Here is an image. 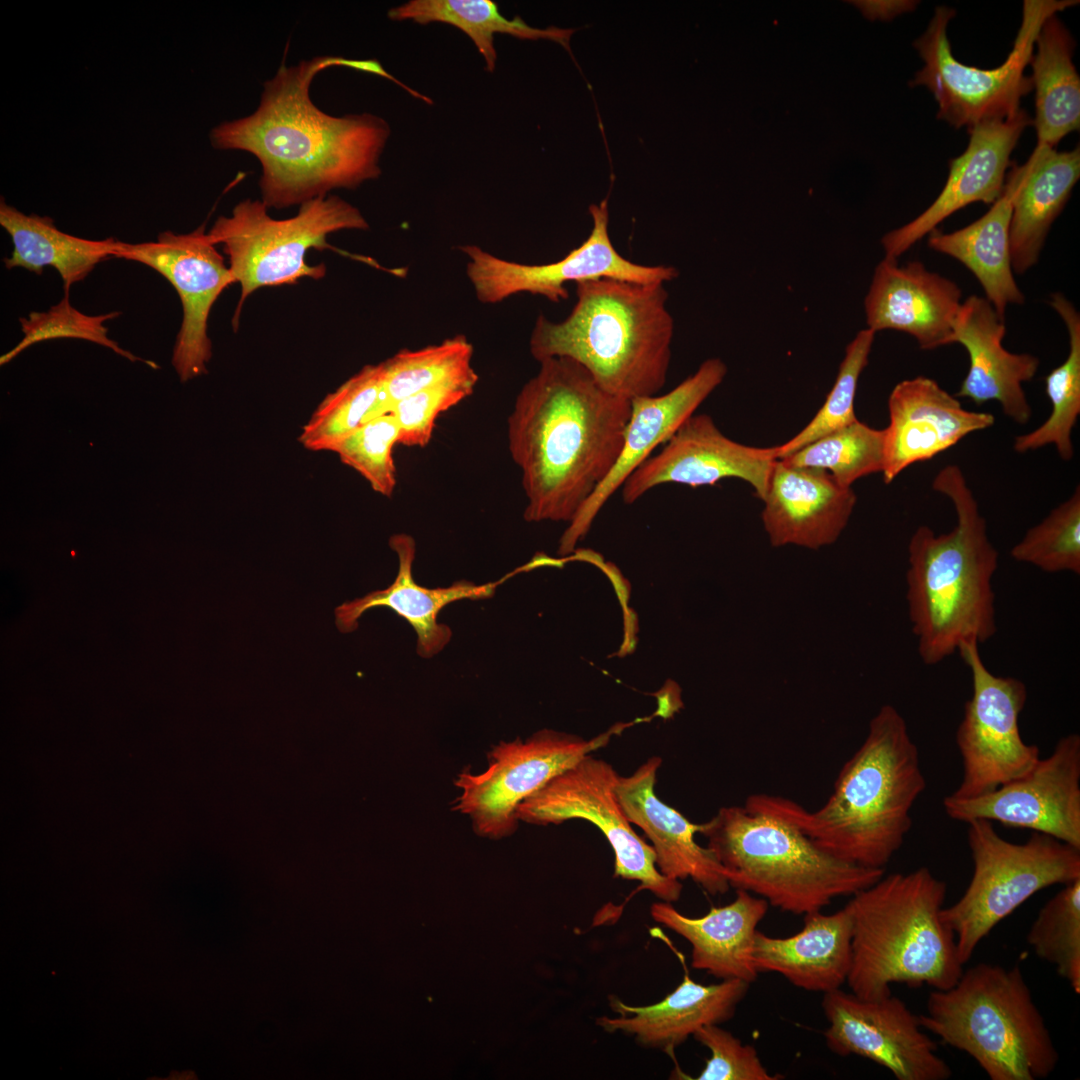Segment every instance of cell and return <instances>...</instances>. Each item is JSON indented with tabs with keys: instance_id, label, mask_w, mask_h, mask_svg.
I'll list each match as a JSON object with an SVG mask.
<instances>
[{
	"instance_id": "cell-38",
	"label": "cell",
	"mask_w": 1080,
	"mask_h": 1080,
	"mask_svg": "<svg viewBox=\"0 0 1080 1080\" xmlns=\"http://www.w3.org/2000/svg\"><path fill=\"white\" fill-rule=\"evenodd\" d=\"M382 390V366L367 365L317 406L299 436L311 451H334L347 436L373 419Z\"/></svg>"
},
{
	"instance_id": "cell-25",
	"label": "cell",
	"mask_w": 1080,
	"mask_h": 1080,
	"mask_svg": "<svg viewBox=\"0 0 1080 1080\" xmlns=\"http://www.w3.org/2000/svg\"><path fill=\"white\" fill-rule=\"evenodd\" d=\"M661 764L660 757L652 756L630 776L619 775L618 802L629 822L651 841L656 866L664 876L679 881L690 878L711 895L724 894L731 888L724 867L707 846L695 840L702 823H692L656 795Z\"/></svg>"
},
{
	"instance_id": "cell-39",
	"label": "cell",
	"mask_w": 1080,
	"mask_h": 1080,
	"mask_svg": "<svg viewBox=\"0 0 1080 1080\" xmlns=\"http://www.w3.org/2000/svg\"><path fill=\"white\" fill-rule=\"evenodd\" d=\"M884 429L856 420L779 459L792 465L828 471L844 487L883 471Z\"/></svg>"
},
{
	"instance_id": "cell-9",
	"label": "cell",
	"mask_w": 1080,
	"mask_h": 1080,
	"mask_svg": "<svg viewBox=\"0 0 1080 1080\" xmlns=\"http://www.w3.org/2000/svg\"><path fill=\"white\" fill-rule=\"evenodd\" d=\"M967 824L972 877L963 895L940 913L955 936L962 965L996 925L1035 893L1080 878V848L1040 832L1013 843L989 820Z\"/></svg>"
},
{
	"instance_id": "cell-23",
	"label": "cell",
	"mask_w": 1080,
	"mask_h": 1080,
	"mask_svg": "<svg viewBox=\"0 0 1080 1080\" xmlns=\"http://www.w3.org/2000/svg\"><path fill=\"white\" fill-rule=\"evenodd\" d=\"M961 297L955 282L929 271L922 262L899 265L897 259L884 257L864 299L866 328L906 333L923 350L949 345Z\"/></svg>"
},
{
	"instance_id": "cell-6",
	"label": "cell",
	"mask_w": 1080,
	"mask_h": 1080,
	"mask_svg": "<svg viewBox=\"0 0 1080 1080\" xmlns=\"http://www.w3.org/2000/svg\"><path fill=\"white\" fill-rule=\"evenodd\" d=\"M947 885L927 867L883 875L851 896V992L862 999L892 994L890 985L952 987L963 972L955 936L942 921Z\"/></svg>"
},
{
	"instance_id": "cell-47",
	"label": "cell",
	"mask_w": 1080,
	"mask_h": 1080,
	"mask_svg": "<svg viewBox=\"0 0 1080 1080\" xmlns=\"http://www.w3.org/2000/svg\"><path fill=\"white\" fill-rule=\"evenodd\" d=\"M860 9L868 20L890 21L895 16L913 11L918 2L910 0H852L847 1Z\"/></svg>"
},
{
	"instance_id": "cell-32",
	"label": "cell",
	"mask_w": 1080,
	"mask_h": 1080,
	"mask_svg": "<svg viewBox=\"0 0 1080 1080\" xmlns=\"http://www.w3.org/2000/svg\"><path fill=\"white\" fill-rule=\"evenodd\" d=\"M1015 184L1016 175L1012 168L1002 194L988 212L950 233L936 228L928 238L929 248L951 256L973 273L986 299L1003 317L1009 305H1020L1025 301L1014 279L1010 257L1009 229Z\"/></svg>"
},
{
	"instance_id": "cell-11",
	"label": "cell",
	"mask_w": 1080,
	"mask_h": 1080,
	"mask_svg": "<svg viewBox=\"0 0 1080 1080\" xmlns=\"http://www.w3.org/2000/svg\"><path fill=\"white\" fill-rule=\"evenodd\" d=\"M1076 0H1025L1022 22L1005 62L994 69L967 66L954 58L947 36L955 10L938 6L926 31L914 42L924 66L910 86L927 87L938 103L937 118L955 128L1002 120L1020 110L1021 98L1033 89L1024 75L1044 21L1075 6Z\"/></svg>"
},
{
	"instance_id": "cell-1",
	"label": "cell",
	"mask_w": 1080,
	"mask_h": 1080,
	"mask_svg": "<svg viewBox=\"0 0 1080 1080\" xmlns=\"http://www.w3.org/2000/svg\"><path fill=\"white\" fill-rule=\"evenodd\" d=\"M340 65L365 69L364 60L328 56L282 65L264 83L252 114L212 129L215 149L242 150L258 159L267 207L301 205L381 174L379 159L391 134L388 122L370 113L332 116L310 98L315 75Z\"/></svg>"
},
{
	"instance_id": "cell-43",
	"label": "cell",
	"mask_w": 1080,
	"mask_h": 1080,
	"mask_svg": "<svg viewBox=\"0 0 1080 1080\" xmlns=\"http://www.w3.org/2000/svg\"><path fill=\"white\" fill-rule=\"evenodd\" d=\"M121 312L103 315H87L74 308L69 300V293L56 305L45 312H31L28 317L19 318L23 339L0 358L4 365L35 343L56 338H77L105 346L130 361H142L156 368L155 363L135 356L121 348L108 337V328L104 322L118 317Z\"/></svg>"
},
{
	"instance_id": "cell-2",
	"label": "cell",
	"mask_w": 1080,
	"mask_h": 1080,
	"mask_svg": "<svg viewBox=\"0 0 1080 1080\" xmlns=\"http://www.w3.org/2000/svg\"><path fill=\"white\" fill-rule=\"evenodd\" d=\"M539 363L509 415L508 447L522 473L524 519L570 522L615 465L631 400L569 358Z\"/></svg>"
},
{
	"instance_id": "cell-8",
	"label": "cell",
	"mask_w": 1080,
	"mask_h": 1080,
	"mask_svg": "<svg viewBox=\"0 0 1080 1080\" xmlns=\"http://www.w3.org/2000/svg\"><path fill=\"white\" fill-rule=\"evenodd\" d=\"M922 1029L958 1049L991 1080H1041L1059 1062L1044 1017L1018 966L978 963L946 990H932Z\"/></svg>"
},
{
	"instance_id": "cell-45",
	"label": "cell",
	"mask_w": 1080,
	"mask_h": 1080,
	"mask_svg": "<svg viewBox=\"0 0 1080 1080\" xmlns=\"http://www.w3.org/2000/svg\"><path fill=\"white\" fill-rule=\"evenodd\" d=\"M477 381L476 374L437 384L394 404L389 413L397 420L398 443L409 447H425L432 437L438 416L468 397Z\"/></svg>"
},
{
	"instance_id": "cell-30",
	"label": "cell",
	"mask_w": 1080,
	"mask_h": 1080,
	"mask_svg": "<svg viewBox=\"0 0 1080 1080\" xmlns=\"http://www.w3.org/2000/svg\"><path fill=\"white\" fill-rule=\"evenodd\" d=\"M759 973L782 975L807 991L827 993L847 981L852 964V919L846 906L804 915L796 934L777 938L756 931L752 952Z\"/></svg>"
},
{
	"instance_id": "cell-26",
	"label": "cell",
	"mask_w": 1080,
	"mask_h": 1080,
	"mask_svg": "<svg viewBox=\"0 0 1080 1080\" xmlns=\"http://www.w3.org/2000/svg\"><path fill=\"white\" fill-rule=\"evenodd\" d=\"M1005 317L984 297L971 295L962 303L954 329L953 343L961 344L969 355V369L958 392L977 405L997 401L1004 415L1019 425L1032 416L1022 384L1037 373L1039 359L1028 353H1012L1002 344Z\"/></svg>"
},
{
	"instance_id": "cell-24",
	"label": "cell",
	"mask_w": 1080,
	"mask_h": 1080,
	"mask_svg": "<svg viewBox=\"0 0 1080 1080\" xmlns=\"http://www.w3.org/2000/svg\"><path fill=\"white\" fill-rule=\"evenodd\" d=\"M762 501V523L772 546L816 550L840 537L857 496L826 470L777 460Z\"/></svg>"
},
{
	"instance_id": "cell-34",
	"label": "cell",
	"mask_w": 1080,
	"mask_h": 1080,
	"mask_svg": "<svg viewBox=\"0 0 1080 1080\" xmlns=\"http://www.w3.org/2000/svg\"><path fill=\"white\" fill-rule=\"evenodd\" d=\"M1034 46L1030 64L1036 145L1055 148L1080 126V79L1072 62L1075 41L1055 14L1042 24Z\"/></svg>"
},
{
	"instance_id": "cell-4",
	"label": "cell",
	"mask_w": 1080,
	"mask_h": 1080,
	"mask_svg": "<svg viewBox=\"0 0 1080 1080\" xmlns=\"http://www.w3.org/2000/svg\"><path fill=\"white\" fill-rule=\"evenodd\" d=\"M932 489L951 500L957 519L947 533L919 526L908 544L906 600L925 665L941 663L964 642L985 643L997 631L992 579L999 554L978 502L955 464L938 471Z\"/></svg>"
},
{
	"instance_id": "cell-44",
	"label": "cell",
	"mask_w": 1080,
	"mask_h": 1080,
	"mask_svg": "<svg viewBox=\"0 0 1080 1080\" xmlns=\"http://www.w3.org/2000/svg\"><path fill=\"white\" fill-rule=\"evenodd\" d=\"M398 439L397 420L392 413H386L363 424L333 452L360 473L375 492L390 497L396 486L393 448Z\"/></svg>"
},
{
	"instance_id": "cell-46",
	"label": "cell",
	"mask_w": 1080,
	"mask_h": 1080,
	"mask_svg": "<svg viewBox=\"0 0 1080 1080\" xmlns=\"http://www.w3.org/2000/svg\"><path fill=\"white\" fill-rule=\"evenodd\" d=\"M705 1046L711 1057L696 1079L698 1080H777L780 1075L768 1072L752 1045L743 1044L718 1024L701 1027L693 1034Z\"/></svg>"
},
{
	"instance_id": "cell-33",
	"label": "cell",
	"mask_w": 1080,
	"mask_h": 1080,
	"mask_svg": "<svg viewBox=\"0 0 1080 1080\" xmlns=\"http://www.w3.org/2000/svg\"><path fill=\"white\" fill-rule=\"evenodd\" d=\"M0 224L13 242V251L4 259L6 269L20 267L38 275L46 266L54 267L63 281L65 293L103 260L113 257L117 239L90 240L59 230L47 216L24 214L0 202Z\"/></svg>"
},
{
	"instance_id": "cell-14",
	"label": "cell",
	"mask_w": 1080,
	"mask_h": 1080,
	"mask_svg": "<svg viewBox=\"0 0 1080 1080\" xmlns=\"http://www.w3.org/2000/svg\"><path fill=\"white\" fill-rule=\"evenodd\" d=\"M618 773L603 759L590 754L555 776L517 808V818L530 824L558 825L572 819L595 825L612 847L614 877L640 883L664 902L679 900L682 884L657 868L650 844L637 835L615 794Z\"/></svg>"
},
{
	"instance_id": "cell-50",
	"label": "cell",
	"mask_w": 1080,
	"mask_h": 1080,
	"mask_svg": "<svg viewBox=\"0 0 1080 1080\" xmlns=\"http://www.w3.org/2000/svg\"><path fill=\"white\" fill-rule=\"evenodd\" d=\"M624 614H625V616H624V627L625 628H624V641H623V645L621 646V651H623V652L621 654H623V653L625 654V653H629V652L633 651L634 645H635L636 640H637L636 637H635V634H636V632L638 630L637 615L635 614V612L633 610L629 609Z\"/></svg>"
},
{
	"instance_id": "cell-31",
	"label": "cell",
	"mask_w": 1080,
	"mask_h": 1080,
	"mask_svg": "<svg viewBox=\"0 0 1080 1080\" xmlns=\"http://www.w3.org/2000/svg\"><path fill=\"white\" fill-rule=\"evenodd\" d=\"M1013 169L1010 257L1013 272L1023 274L1038 262L1050 227L1080 177V149L1058 152L1036 145L1026 163H1013Z\"/></svg>"
},
{
	"instance_id": "cell-22",
	"label": "cell",
	"mask_w": 1080,
	"mask_h": 1080,
	"mask_svg": "<svg viewBox=\"0 0 1080 1080\" xmlns=\"http://www.w3.org/2000/svg\"><path fill=\"white\" fill-rule=\"evenodd\" d=\"M888 411L882 471L886 484L909 466L932 459L995 422L991 413L966 410L957 397L925 376L897 383Z\"/></svg>"
},
{
	"instance_id": "cell-5",
	"label": "cell",
	"mask_w": 1080,
	"mask_h": 1080,
	"mask_svg": "<svg viewBox=\"0 0 1080 1080\" xmlns=\"http://www.w3.org/2000/svg\"><path fill=\"white\" fill-rule=\"evenodd\" d=\"M664 284L612 278L577 283V301L563 321L536 319L529 342L533 358H569L603 389L628 400L658 394L666 384L674 335Z\"/></svg>"
},
{
	"instance_id": "cell-21",
	"label": "cell",
	"mask_w": 1080,
	"mask_h": 1080,
	"mask_svg": "<svg viewBox=\"0 0 1080 1080\" xmlns=\"http://www.w3.org/2000/svg\"><path fill=\"white\" fill-rule=\"evenodd\" d=\"M1032 124L1025 110L1002 120H987L970 128L965 152L949 162L945 186L918 217L886 233L885 257L898 259L947 217L974 202L993 204L1002 194L1010 155L1022 132Z\"/></svg>"
},
{
	"instance_id": "cell-49",
	"label": "cell",
	"mask_w": 1080,
	"mask_h": 1080,
	"mask_svg": "<svg viewBox=\"0 0 1080 1080\" xmlns=\"http://www.w3.org/2000/svg\"><path fill=\"white\" fill-rule=\"evenodd\" d=\"M601 569L607 577L610 579L618 597V600L622 606L623 613H626L629 609L627 606L631 585L628 580L621 574L617 566L611 562H602L598 567Z\"/></svg>"
},
{
	"instance_id": "cell-42",
	"label": "cell",
	"mask_w": 1080,
	"mask_h": 1080,
	"mask_svg": "<svg viewBox=\"0 0 1080 1080\" xmlns=\"http://www.w3.org/2000/svg\"><path fill=\"white\" fill-rule=\"evenodd\" d=\"M1011 557L1047 573L1080 574V488L1031 527L1015 544Z\"/></svg>"
},
{
	"instance_id": "cell-35",
	"label": "cell",
	"mask_w": 1080,
	"mask_h": 1080,
	"mask_svg": "<svg viewBox=\"0 0 1080 1080\" xmlns=\"http://www.w3.org/2000/svg\"><path fill=\"white\" fill-rule=\"evenodd\" d=\"M394 21L412 20L419 24L442 22L464 32L485 60V69L493 72L497 53L496 33L519 39H549L569 49L573 29L549 27L538 29L527 25L520 17L505 18L491 0H411L388 11Z\"/></svg>"
},
{
	"instance_id": "cell-29",
	"label": "cell",
	"mask_w": 1080,
	"mask_h": 1080,
	"mask_svg": "<svg viewBox=\"0 0 1080 1080\" xmlns=\"http://www.w3.org/2000/svg\"><path fill=\"white\" fill-rule=\"evenodd\" d=\"M768 908L765 899L736 889L731 903L711 907L701 917L683 915L664 901L653 903L650 915L690 943L694 969L722 980L740 979L750 984L758 976L752 958L754 938Z\"/></svg>"
},
{
	"instance_id": "cell-40",
	"label": "cell",
	"mask_w": 1080,
	"mask_h": 1080,
	"mask_svg": "<svg viewBox=\"0 0 1080 1080\" xmlns=\"http://www.w3.org/2000/svg\"><path fill=\"white\" fill-rule=\"evenodd\" d=\"M1027 943L1080 994V878L1064 884L1043 905L1028 931Z\"/></svg>"
},
{
	"instance_id": "cell-3",
	"label": "cell",
	"mask_w": 1080,
	"mask_h": 1080,
	"mask_svg": "<svg viewBox=\"0 0 1080 1080\" xmlns=\"http://www.w3.org/2000/svg\"><path fill=\"white\" fill-rule=\"evenodd\" d=\"M925 788L906 721L886 704L870 720L864 741L840 769L820 808L808 811L778 795L752 796L835 858L885 869L912 827L910 812Z\"/></svg>"
},
{
	"instance_id": "cell-27",
	"label": "cell",
	"mask_w": 1080,
	"mask_h": 1080,
	"mask_svg": "<svg viewBox=\"0 0 1080 1080\" xmlns=\"http://www.w3.org/2000/svg\"><path fill=\"white\" fill-rule=\"evenodd\" d=\"M389 544L399 561L395 580L384 589L339 605L335 609V623L340 632L350 633L357 629L358 621L366 611L388 608L412 626L417 634V653L424 658L439 653L451 639L449 626L438 622L439 613L445 606L463 599L490 598L497 586L510 577L507 575L497 582L481 585L460 580L448 587L428 588L413 578L414 539L406 534H396L391 536Z\"/></svg>"
},
{
	"instance_id": "cell-16",
	"label": "cell",
	"mask_w": 1080,
	"mask_h": 1080,
	"mask_svg": "<svg viewBox=\"0 0 1080 1080\" xmlns=\"http://www.w3.org/2000/svg\"><path fill=\"white\" fill-rule=\"evenodd\" d=\"M113 257L142 263L171 283L183 309L172 365L182 382L207 373L212 356L207 334L209 313L223 290L235 282L205 226L187 234L166 231L156 241L118 240Z\"/></svg>"
},
{
	"instance_id": "cell-12",
	"label": "cell",
	"mask_w": 1080,
	"mask_h": 1080,
	"mask_svg": "<svg viewBox=\"0 0 1080 1080\" xmlns=\"http://www.w3.org/2000/svg\"><path fill=\"white\" fill-rule=\"evenodd\" d=\"M631 724H617L591 740L542 729L525 740L502 741L489 752L483 772L458 774L455 786L460 795L453 810L467 815L481 837L510 836L518 826L517 808L525 799Z\"/></svg>"
},
{
	"instance_id": "cell-15",
	"label": "cell",
	"mask_w": 1080,
	"mask_h": 1080,
	"mask_svg": "<svg viewBox=\"0 0 1080 1080\" xmlns=\"http://www.w3.org/2000/svg\"><path fill=\"white\" fill-rule=\"evenodd\" d=\"M589 212L593 227L587 239L552 263L522 264L498 258L475 245L463 246L468 257L467 274L478 300L492 304L518 293H530L557 303L569 297L565 287L568 282L612 278L650 284L678 276L672 266L634 263L616 250L608 231L607 199L590 205Z\"/></svg>"
},
{
	"instance_id": "cell-28",
	"label": "cell",
	"mask_w": 1080,
	"mask_h": 1080,
	"mask_svg": "<svg viewBox=\"0 0 1080 1080\" xmlns=\"http://www.w3.org/2000/svg\"><path fill=\"white\" fill-rule=\"evenodd\" d=\"M748 988L749 983L740 979L703 985L686 974L655 1004L631 1006L610 996L609 1005L619 1016H601L596 1024L606 1032L632 1036L641 1046L671 1052L701 1027L730 1020Z\"/></svg>"
},
{
	"instance_id": "cell-10",
	"label": "cell",
	"mask_w": 1080,
	"mask_h": 1080,
	"mask_svg": "<svg viewBox=\"0 0 1080 1080\" xmlns=\"http://www.w3.org/2000/svg\"><path fill=\"white\" fill-rule=\"evenodd\" d=\"M267 208L263 201L246 199L230 216H220L208 231L215 245H223L234 282L241 287L234 325L245 299L258 288L294 284L304 277L322 278L325 265H309L305 255L311 248L330 247L329 234L369 227L361 212L338 196L304 202L287 219L272 218Z\"/></svg>"
},
{
	"instance_id": "cell-20",
	"label": "cell",
	"mask_w": 1080,
	"mask_h": 1080,
	"mask_svg": "<svg viewBox=\"0 0 1080 1080\" xmlns=\"http://www.w3.org/2000/svg\"><path fill=\"white\" fill-rule=\"evenodd\" d=\"M727 366L720 358L706 359L698 369L669 392L631 400L624 444L612 470L579 508L559 541L558 553L574 552L593 520L626 479L662 446L722 383Z\"/></svg>"
},
{
	"instance_id": "cell-17",
	"label": "cell",
	"mask_w": 1080,
	"mask_h": 1080,
	"mask_svg": "<svg viewBox=\"0 0 1080 1080\" xmlns=\"http://www.w3.org/2000/svg\"><path fill=\"white\" fill-rule=\"evenodd\" d=\"M827 1047L840 1056L857 1055L888 1069L898 1080H947L948 1063L922 1031L918 1015L892 994L862 999L841 988L824 993Z\"/></svg>"
},
{
	"instance_id": "cell-48",
	"label": "cell",
	"mask_w": 1080,
	"mask_h": 1080,
	"mask_svg": "<svg viewBox=\"0 0 1080 1080\" xmlns=\"http://www.w3.org/2000/svg\"><path fill=\"white\" fill-rule=\"evenodd\" d=\"M658 699V709L654 715L670 718L683 707L681 689L672 680H667L665 686L655 694Z\"/></svg>"
},
{
	"instance_id": "cell-36",
	"label": "cell",
	"mask_w": 1080,
	"mask_h": 1080,
	"mask_svg": "<svg viewBox=\"0 0 1080 1080\" xmlns=\"http://www.w3.org/2000/svg\"><path fill=\"white\" fill-rule=\"evenodd\" d=\"M1049 303L1067 328L1069 353L1045 378V390L1051 402L1049 417L1031 432L1017 436L1013 449L1026 453L1053 444L1059 457L1069 461L1074 455L1072 430L1080 414V315L1061 293L1051 294Z\"/></svg>"
},
{
	"instance_id": "cell-19",
	"label": "cell",
	"mask_w": 1080,
	"mask_h": 1080,
	"mask_svg": "<svg viewBox=\"0 0 1080 1080\" xmlns=\"http://www.w3.org/2000/svg\"><path fill=\"white\" fill-rule=\"evenodd\" d=\"M776 446L753 447L725 436L707 414H693L623 483L625 504H633L651 489L667 483L693 488L726 478L747 482L761 501L777 461Z\"/></svg>"
},
{
	"instance_id": "cell-37",
	"label": "cell",
	"mask_w": 1080,
	"mask_h": 1080,
	"mask_svg": "<svg viewBox=\"0 0 1080 1080\" xmlns=\"http://www.w3.org/2000/svg\"><path fill=\"white\" fill-rule=\"evenodd\" d=\"M473 347L462 335L418 350H401L381 363L382 390L374 417L389 413L400 400L437 384L477 373Z\"/></svg>"
},
{
	"instance_id": "cell-13",
	"label": "cell",
	"mask_w": 1080,
	"mask_h": 1080,
	"mask_svg": "<svg viewBox=\"0 0 1080 1080\" xmlns=\"http://www.w3.org/2000/svg\"><path fill=\"white\" fill-rule=\"evenodd\" d=\"M957 652L970 670L972 694L955 735L962 778L948 796L971 799L1028 773L1039 761L1040 751L1037 745L1025 743L1020 734L1026 685L1014 677L994 675L974 640L962 643Z\"/></svg>"
},
{
	"instance_id": "cell-7",
	"label": "cell",
	"mask_w": 1080,
	"mask_h": 1080,
	"mask_svg": "<svg viewBox=\"0 0 1080 1080\" xmlns=\"http://www.w3.org/2000/svg\"><path fill=\"white\" fill-rule=\"evenodd\" d=\"M700 834L724 867L730 887L794 915L821 911L878 881L885 869L844 862L820 849L794 824L747 797L702 823Z\"/></svg>"
},
{
	"instance_id": "cell-41",
	"label": "cell",
	"mask_w": 1080,
	"mask_h": 1080,
	"mask_svg": "<svg viewBox=\"0 0 1080 1080\" xmlns=\"http://www.w3.org/2000/svg\"><path fill=\"white\" fill-rule=\"evenodd\" d=\"M875 334L865 328L858 331L848 343L836 380L825 402L803 429L785 443L776 446L778 460L858 420L854 411L855 395L859 378L869 362Z\"/></svg>"
},
{
	"instance_id": "cell-18",
	"label": "cell",
	"mask_w": 1080,
	"mask_h": 1080,
	"mask_svg": "<svg viewBox=\"0 0 1080 1080\" xmlns=\"http://www.w3.org/2000/svg\"><path fill=\"white\" fill-rule=\"evenodd\" d=\"M943 806L954 820L997 821L1080 848V736L1061 737L1047 758L994 791L971 799L947 795Z\"/></svg>"
}]
</instances>
